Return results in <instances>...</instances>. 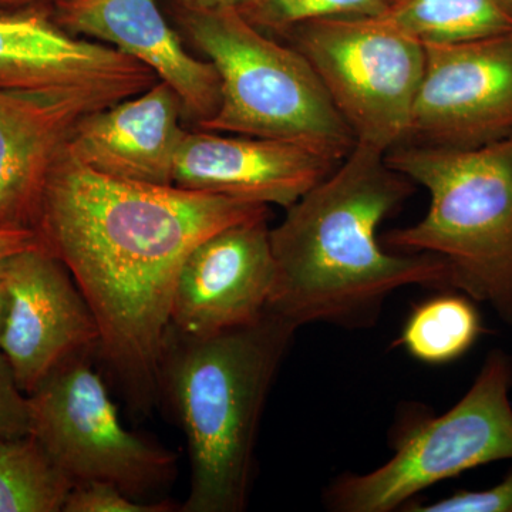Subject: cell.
Returning <instances> with one entry per match:
<instances>
[{"label":"cell","instance_id":"28","mask_svg":"<svg viewBox=\"0 0 512 512\" xmlns=\"http://www.w3.org/2000/svg\"><path fill=\"white\" fill-rule=\"evenodd\" d=\"M508 6H510L511 15H512V0H507Z\"/></svg>","mask_w":512,"mask_h":512},{"label":"cell","instance_id":"11","mask_svg":"<svg viewBox=\"0 0 512 512\" xmlns=\"http://www.w3.org/2000/svg\"><path fill=\"white\" fill-rule=\"evenodd\" d=\"M0 276L6 289L0 352L30 396L67 360L97 352L99 326L69 269L45 245L10 256Z\"/></svg>","mask_w":512,"mask_h":512},{"label":"cell","instance_id":"2","mask_svg":"<svg viewBox=\"0 0 512 512\" xmlns=\"http://www.w3.org/2000/svg\"><path fill=\"white\" fill-rule=\"evenodd\" d=\"M413 184L386 163V154L356 144L271 228L275 282L266 311L296 328H363L397 289H451L439 256L390 254L379 238L380 225L412 195Z\"/></svg>","mask_w":512,"mask_h":512},{"label":"cell","instance_id":"12","mask_svg":"<svg viewBox=\"0 0 512 512\" xmlns=\"http://www.w3.org/2000/svg\"><path fill=\"white\" fill-rule=\"evenodd\" d=\"M268 218L229 225L192 249L175 284L171 330L208 336L264 315L275 282Z\"/></svg>","mask_w":512,"mask_h":512},{"label":"cell","instance_id":"4","mask_svg":"<svg viewBox=\"0 0 512 512\" xmlns=\"http://www.w3.org/2000/svg\"><path fill=\"white\" fill-rule=\"evenodd\" d=\"M386 163L423 185V220L380 237L402 254L439 256L451 289L493 306L512 325V133L477 147L403 143Z\"/></svg>","mask_w":512,"mask_h":512},{"label":"cell","instance_id":"13","mask_svg":"<svg viewBox=\"0 0 512 512\" xmlns=\"http://www.w3.org/2000/svg\"><path fill=\"white\" fill-rule=\"evenodd\" d=\"M340 163L291 141L198 128L185 134L175 158L173 184L289 208Z\"/></svg>","mask_w":512,"mask_h":512},{"label":"cell","instance_id":"7","mask_svg":"<svg viewBox=\"0 0 512 512\" xmlns=\"http://www.w3.org/2000/svg\"><path fill=\"white\" fill-rule=\"evenodd\" d=\"M92 353L67 360L30 394V434L73 484L104 481L143 503L161 501L177 456L121 423Z\"/></svg>","mask_w":512,"mask_h":512},{"label":"cell","instance_id":"25","mask_svg":"<svg viewBox=\"0 0 512 512\" xmlns=\"http://www.w3.org/2000/svg\"><path fill=\"white\" fill-rule=\"evenodd\" d=\"M64 0H0V10H15L26 8H55Z\"/></svg>","mask_w":512,"mask_h":512},{"label":"cell","instance_id":"5","mask_svg":"<svg viewBox=\"0 0 512 512\" xmlns=\"http://www.w3.org/2000/svg\"><path fill=\"white\" fill-rule=\"evenodd\" d=\"M174 12L220 76V107L197 128L291 141L339 163L353 150L352 131L298 49L266 36L234 6L194 8L175 0Z\"/></svg>","mask_w":512,"mask_h":512},{"label":"cell","instance_id":"27","mask_svg":"<svg viewBox=\"0 0 512 512\" xmlns=\"http://www.w3.org/2000/svg\"><path fill=\"white\" fill-rule=\"evenodd\" d=\"M6 311V289L3 284L2 276H0V333H2L3 320H5Z\"/></svg>","mask_w":512,"mask_h":512},{"label":"cell","instance_id":"14","mask_svg":"<svg viewBox=\"0 0 512 512\" xmlns=\"http://www.w3.org/2000/svg\"><path fill=\"white\" fill-rule=\"evenodd\" d=\"M52 10L67 32L113 47L156 73L195 126L217 113L221 82L214 64L185 50L158 0H64Z\"/></svg>","mask_w":512,"mask_h":512},{"label":"cell","instance_id":"9","mask_svg":"<svg viewBox=\"0 0 512 512\" xmlns=\"http://www.w3.org/2000/svg\"><path fill=\"white\" fill-rule=\"evenodd\" d=\"M424 47L404 143L477 147L512 133V35Z\"/></svg>","mask_w":512,"mask_h":512},{"label":"cell","instance_id":"6","mask_svg":"<svg viewBox=\"0 0 512 512\" xmlns=\"http://www.w3.org/2000/svg\"><path fill=\"white\" fill-rule=\"evenodd\" d=\"M511 384V360L503 352L491 353L456 406L407 427L383 466L336 478L326 491V505L340 512L399 510L440 481L512 460Z\"/></svg>","mask_w":512,"mask_h":512},{"label":"cell","instance_id":"3","mask_svg":"<svg viewBox=\"0 0 512 512\" xmlns=\"http://www.w3.org/2000/svg\"><path fill=\"white\" fill-rule=\"evenodd\" d=\"M296 330L269 311L214 335L168 329L158 402L168 404L187 440L190 488L181 512L247 510L259 424Z\"/></svg>","mask_w":512,"mask_h":512},{"label":"cell","instance_id":"26","mask_svg":"<svg viewBox=\"0 0 512 512\" xmlns=\"http://www.w3.org/2000/svg\"><path fill=\"white\" fill-rule=\"evenodd\" d=\"M177 2L194 6V8H222V6L238 8L244 0H177Z\"/></svg>","mask_w":512,"mask_h":512},{"label":"cell","instance_id":"10","mask_svg":"<svg viewBox=\"0 0 512 512\" xmlns=\"http://www.w3.org/2000/svg\"><path fill=\"white\" fill-rule=\"evenodd\" d=\"M157 82L119 50L67 32L52 8L0 10V90L79 97L104 109Z\"/></svg>","mask_w":512,"mask_h":512},{"label":"cell","instance_id":"15","mask_svg":"<svg viewBox=\"0 0 512 512\" xmlns=\"http://www.w3.org/2000/svg\"><path fill=\"white\" fill-rule=\"evenodd\" d=\"M183 117L180 97L158 80L143 93L83 116L67 150L106 177L174 185L175 158L187 134Z\"/></svg>","mask_w":512,"mask_h":512},{"label":"cell","instance_id":"18","mask_svg":"<svg viewBox=\"0 0 512 512\" xmlns=\"http://www.w3.org/2000/svg\"><path fill=\"white\" fill-rule=\"evenodd\" d=\"M72 487L33 434L0 439V512H63Z\"/></svg>","mask_w":512,"mask_h":512},{"label":"cell","instance_id":"1","mask_svg":"<svg viewBox=\"0 0 512 512\" xmlns=\"http://www.w3.org/2000/svg\"><path fill=\"white\" fill-rule=\"evenodd\" d=\"M264 215L261 202L106 177L64 148L35 229L89 303L97 355L131 412L147 416L158 404V365L187 256L214 232Z\"/></svg>","mask_w":512,"mask_h":512},{"label":"cell","instance_id":"20","mask_svg":"<svg viewBox=\"0 0 512 512\" xmlns=\"http://www.w3.org/2000/svg\"><path fill=\"white\" fill-rule=\"evenodd\" d=\"M394 0H244L239 12L264 32L284 35L326 19L380 18Z\"/></svg>","mask_w":512,"mask_h":512},{"label":"cell","instance_id":"23","mask_svg":"<svg viewBox=\"0 0 512 512\" xmlns=\"http://www.w3.org/2000/svg\"><path fill=\"white\" fill-rule=\"evenodd\" d=\"M29 396L20 389L12 366L0 352V439L30 434Z\"/></svg>","mask_w":512,"mask_h":512},{"label":"cell","instance_id":"16","mask_svg":"<svg viewBox=\"0 0 512 512\" xmlns=\"http://www.w3.org/2000/svg\"><path fill=\"white\" fill-rule=\"evenodd\" d=\"M96 110L79 97L0 90V228L35 229L53 165Z\"/></svg>","mask_w":512,"mask_h":512},{"label":"cell","instance_id":"24","mask_svg":"<svg viewBox=\"0 0 512 512\" xmlns=\"http://www.w3.org/2000/svg\"><path fill=\"white\" fill-rule=\"evenodd\" d=\"M43 245L39 232L32 228H0V266L10 256Z\"/></svg>","mask_w":512,"mask_h":512},{"label":"cell","instance_id":"22","mask_svg":"<svg viewBox=\"0 0 512 512\" xmlns=\"http://www.w3.org/2000/svg\"><path fill=\"white\" fill-rule=\"evenodd\" d=\"M409 512H512V470L500 484L481 491H457L429 504H407Z\"/></svg>","mask_w":512,"mask_h":512},{"label":"cell","instance_id":"21","mask_svg":"<svg viewBox=\"0 0 512 512\" xmlns=\"http://www.w3.org/2000/svg\"><path fill=\"white\" fill-rule=\"evenodd\" d=\"M173 507L168 500L143 503L104 481H83L73 484L63 512H170Z\"/></svg>","mask_w":512,"mask_h":512},{"label":"cell","instance_id":"8","mask_svg":"<svg viewBox=\"0 0 512 512\" xmlns=\"http://www.w3.org/2000/svg\"><path fill=\"white\" fill-rule=\"evenodd\" d=\"M312 64L357 146L406 140L426 47L383 18L326 19L284 33Z\"/></svg>","mask_w":512,"mask_h":512},{"label":"cell","instance_id":"19","mask_svg":"<svg viewBox=\"0 0 512 512\" xmlns=\"http://www.w3.org/2000/svg\"><path fill=\"white\" fill-rule=\"evenodd\" d=\"M480 333V315L470 299L440 295L414 309L399 345L420 362L443 365L468 352Z\"/></svg>","mask_w":512,"mask_h":512},{"label":"cell","instance_id":"17","mask_svg":"<svg viewBox=\"0 0 512 512\" xmlns=\"http://www.w3.org/2000/svg\"><path fill=\"white\" fill-rule=\"evenodd\" d=\"M380 18L424 46L512 35L507 0H394Z\"/></svg>","mask_w":512,"mask_h":512}]
</instances>
